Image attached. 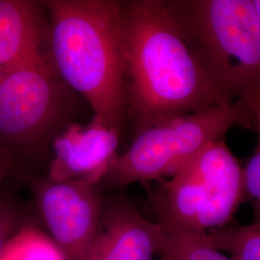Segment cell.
Masks as SVG:
<instances>
[{"instance_id":"1","label":"cell","mask_w":260,"mask_h":260,"mask_svg":"<svg viewBox=\"0 0 260 260\" xmlns=\"http://www.w3.org/2000/svg\"><path fill=\"white\" fill-rule=\"evenodd\" d=\"M126 117L135 131L161 119L233 103L172 0L122 1Z\"/></svg>"},{"instance_id":"2","label":"cell","mask_w":260,"mask_h":260,"mask_svg":"<svg viewBox=\"0 0 260 260\" xmlns=\"http://www.w3.org/2000/svg\"><path fill=\"white\" fill-rule=\"evenodd\" d=\"M47 47L58 75L93 115L121 130L126 117L122 1L48 0Z\"/></svg>"},{"instance_id":"3","label":"cell","mask_w":260,"mask_h":260,"mask_svg":"<svg viewBox=\"0 0 260 260\" xmlns=\"http://www.w3.org/2000/svg\"><path fill=\"white\" fill-rule=\"evenodd\" d=\"M244 200L243 167L223 138L161 180L150 203L165 233L198 238L229 225Z\"/></svg>"},{"instance_id":"4","label":"cell","mask_w":260,"mask_h":260,"mask_svg":"<svg viewBox=\"0 0 260 260\" xmlns=\"http://www.w3.org/2000/svg\"><path fill=\"white\" fill-rule=\"evenodd\" d=\"M236 125H252L240 100L149 123L135 131L129 147L119 154L101 185L119 188L170 178Z\"/></svg>"},{"instance_id":"5","label":"cell","mask_w":260,"mask_h":260,"mask_svg":"<svg viewBox=\"0 0 260 260\" xmlns=\"http://www.w3.org/2000/svg\"><path fill=\"white\" fill-rule=\"evenodd\" d=\"M76 93L61 79L48 47L0 77V148L15 164L46 151L71 122Z\"/></svg>"},{"instance_id":"6","label":"cell","mask_w":260,"mask_h":260,"mask_svg":"<svg viewBox=\"0 0 260 260\" xmlns=\"http://www.w3.org/2000/svg\"><path fill=\"white\" fill-rule=\"evenodd\" d=\"M215 80L233 100L260 87V19L252 0H172Z\"/></svg>"},{"instance_id":"7","label":"cell","mask_w":260,"mask_h":260,"mask_svg":"<svg viewBox=\"0 0 260 260\" xmlns=\"http://www.w3.org/2000/svg\"><path fill=\"white\" fill-rule=\"evenodd\" d=\"M38 211L69 260H82L98 231L103 206L98 188L50 177L28 178Z\"/></svg>"},{"instance_id":"8","label":"cell","mask_w":260,"mask_h":260,"mask_svg":"<svg viewBox=\"0 0 260 260\" xmlns=\"http://www.w3.org/2000/svg\"><path fill=\"white\" fill-rule=\"evenodd\" d=\"M121 130L93 115L89 123L71 121L52 140L48 177L98 187L119 156Z\"/></svg>"},{"instance_id":"9","label":"cell","mask_w":260,"mask_h":260,"mask_svg":"<svg viewBox=\"0 0 260 260\" xmlns=\"http://www.w3.org/2000/svg\"><path fill=\"white\" fill-rule=\"evenodd\" d=\"M166 233L126 198L103 207L98 231L82 260H155Z\"/></svg>"},{"instance_id":"10","label":"cell","mask_w":260,"mask_h":260,"mask_svg":"<svg viewBox=\"0 0 260 260\" xmlns=\"http://www.w3.org/2000/svg\"><path fill=\"white\" fill-rule=\"evenodd\" d=\"M44 1L0 0V77L47 48Z\"/></svg>"},{"instance_id":"11","label":"cell","mask_w":260,"mask_h":260,"mask_svg":"<svg viewBox=\"0 0 260 260\" xmlns=\"http://www.w3.org/2000/svg\"><path fill=\"white\" fill-rule=\"evenodd\" d=\"M0 260H69L50 236L31 218L15 233L0 252Z\"/></svg>"},{"instance_id":"12","label":"cell","mask_w":260,"mask_h":260,"mask_svg":"<svg viewBox=\"0 0 260 260\" xmlns=\"http://www.w3.org/2000/svg\"><path fill=\"white\" fill-rule=\"evenodd\" d=\"M198 239L212 249L230 252L232 260H260V222L226 225Z\"/></svg>"},{"instance_id":"13","label":"cell","mask_w":260,"mask_h":260,"mask_svg":"<svg viewBox=\"0 0 260 260\" xmlns=\"http://www.w3.org/2000/svg\"><path fill=\"white\" fill-rule=\"evenodd\" d=\"M251 115L252 126L257 132V142L254 150L245 167H243V183L245 200H248L253 213L260 209V87L240 99Z\"/></svg>"},{"instance_id":"14","label":"cell","mask_w":260,"mask_h":260,"mask_svg":"<svg viewBox=\"0 0 260 260\" xmlns=\"http://www.w3.org/2000/svg\"><path fill=\"white\" fill-rule=\"evenodd\" d=\"M162 253H167L175 260H232L198 238L167 233Z\"/></svg>"},{"instance_id":"15","label":"cell","mask_w":260,"mask_h":260,"mask_svg":"<svg viewBox=\"0 0 260 260\" xmlns=\"http://www.w3.org/2000/svg\"><path fill=\"white\" fill-rule=\"evenodd\" d=\"M30 216L19 201L0 187V252L10 238L27 223Z\"/></svg>"},{"instance_id":"16","label":"cell","mask_w":260,"mask_h":260,"mask_svg":"<svg viewBox=\"0 0 260 260\" xmlns=\"http://www.w3.org/2000/svg\"><path fill=\"white\" fill-rule=\"evenodd\" d=\"M15 166L14 161L0 148V187L3 186L4 180L12 175Z\"/></svg>"},{"instance_id":"17","label":"cell","mask_w":260,"mask_h":260,"mask_svg":"<svg viewBox=\"0 0 260 260\" xmlns=\"http://www.w3.org/2000/svg\"><path fill=\"white\" fill-rule=\"evenodd\" d=\"M252 3L254 5V8L256 10V13H257L260 19V0H252Z\"/></svg>"},{"instance_id":"18","label":"cell","mask_w":260,"mask_h":260,"mask_svg":"<svg viewBox=\"0 0 260 260\" xmlns=\"http://www.w3.org/2000/svg\"><path fill=\"white\" fill-rule=\"evenodd\" d=\"M160 256H161L160 260H175L171 255H169L167 253H162Z\"/></svg>"},{"instance_id":"19","label":"cell","mask_w":260,"mask_h":260,"mask_svg":"<svg viewBox=\"0 0 260 260\" xmlns=\"http://www.w3.org/2000/svg\"><path fill=\"white\" fill-rule=\"evenodd\" d=\"M253 215H254V222H260V209L256 212H254Z\"/></svg>"}]
</instances>
